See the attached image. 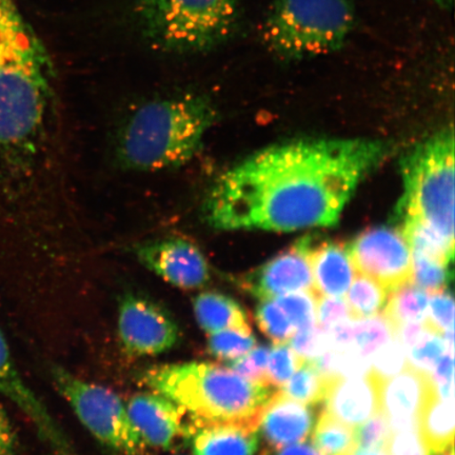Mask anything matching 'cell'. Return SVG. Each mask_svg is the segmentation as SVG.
I'll use <instances>...</instances> for the list:
<instances>
[{
	"mask_svg": "<svg viewBox=\"0 0 455 455\" xmlns=\"http://www.w3.org/2000/svg\"><path fill=\"white\" fill-rule=\"evenodd\" d=\"M0 395L7 397L32 420L42 439L57 455H77L49 411L28 388L15 367L7 341L0 332Z\"/></svg>",
	"mask_w": 455,
	"mask_h": 455,
	"instance_id": "5bb4252c",
	"label": "cell"
},
{
	"mask_svg": "<svg viewBox=\"0 0 455 455\" xmlns=\"http://www.w3.org/2000/svg\"><path fill=\"white\" fill-rule=\"evenodd\" d=\"M141 382L191 415L197 423H232L258 428L275 388L252 382L230 367L209 362L168 363L146 370Z\"/></svg>",
	"mask_w": 455,
	"mask_h": 455,
	"instance_id": "277c9868",
	"label": "cell"
},
{
	"mask_svg": "<svg viewBox=\"0 0 455 455\" xmlns=\"http://www.w3.org/2000/svg\"><path fill=\"white\" fill-rule=\"evenodd\" d=\"M371 372L379 380L388 379L403 371L408 365L406 350L400 339L392 337L388 341L373 352L370 357Z\"/></svg>",
	"mask_w": 455,
	"mask_h": 455,
	"instance_id": "1f68e13d",
	"label": "cell"
},
{
	"mask_svg": "<svg viewBox=\"0 0 455 455\" xmlns=\"http://www.w3.org/2000/svg\"><path fill=\"white\" fill-rule=\"evenodd\" d=\"M53 66L17 0L0 5V158L33 152L53 95Z\"/></svg>",
	"mask_w": 455,
	"mask_h": 455,
	"instance_id": "7a4b0ae2",
	"label": "cell"
},
{
	"mask_svg": "<svg viewBox=\"0 0 455 455\" xmlns=\"http://www.w3.org/2000/svg\"><path fill=\"white\" fill-rule=\"evenodd\" d=\"M428 292L409 282L390 292L382 315L395 331L403 323H424L428 313Z\"/></svg>",
	"mask_w": 455,
	"mask_h": 455,
	"instance_id": "7402d4cb",
	"label": "cell"
},
{
	"mask_svg": "<svg viewBox=\"0 0 455 455\" xmlns=\"http://www.w3.org/2000/svg\"><path fill=\"white\" fill-rule=\"evenodd\" d=\"M436 4H439L440 7L449 9L451 8L452 0H434Z\"/></svg>",
	"mask_w": 455,
	"mask_h": 455,
	"instance_id": "ee69618b",
	"label": "cell"
},
{
	"mask_svg": "<svg viewBox=\"0 0 455 455\" xmlns=\"http://www.w3.org/2000/svg\"><path fill=\"white\" fill-rule=\"evenodd\" d=\"M313 446L322 455H347L355 446V429L323 411L312 430Z\"/></svg>",
	"mask_w": 455,
	"mask_h": 455,
	"instance_id": "cb8c5ba5",
	"label": "cell"
},
{
	"mask_svg": "<svg viewBox=\"0 0 455 455\" xmlns=\"http://www.w3.org/2000/svg\"><path fill=\"white\" fill-rule=\"evenodd\" d=\"M348 250L355 270L388 292L411 281V251L400 231L385 227L369 229Z\"/></svg>",
	"mask_w": 455,
	"mask_h": 455,
	"instance_id": "30bf717a",
	"label": "cell"
},
{
	"mask_svg": "<svg viewBox=\"0 0 455 455\" xmlns=\"http://www.w3.org/2000/svg\"><path fill=\"white\" fill-rule=\"evenodd\" d=\"M256 344L251 327L230 328L209 334L208 351L218 360L230 363L246 355Z\"/></svg>",
	"mask_w": 455,
	"mask_h": 455,
	"instance_id": "484cf974",
	"label": "cell"
},
{
	"mask_svg": "<svg viewBox=\"0 0 455 455\" xmlns=\"http://www.w3.org/2000/svg\"><path fill=\"white\" fill-rule=\"evenodd\" d=\"M329 379L310 361L301 362L298 371L280 389L284 395L305 405L316 406L325 397Z\"/></svg>",
	"mask_w": 455,
	"mask_h": 455,
	"instance_id": "603a6c76",
	"label": "cell"
},
{
	"mask_svg": "<svg viewBox=\"0 0 455 455\" xmlns=\"http://www.w3.org/2000/svg\"><path fill=\"white\" fill-rule=\"evenodd\" d=\"M454 322V300L452 294L447 289L442 291L432 292L429 297L428 313L425 320V325L432 331L440 333L447 332L453 329Z\"/></svg>",
	"mask_w": 455,
	"mask_h": 455,
	"instance_id": "e575fe53",
	"label": "cell"
},
{
	"mask_svg": "<svg viewBox=\"0 0 455 455\" xmlns=\"http://www.w3.org/2000/svg\"><path fill=\"white\" fill-rule=\"evenodd\" d=\"M347 455H388L385 449L355 446Z\"/></svg>",
	"mask_w": 455,
	"mask_h": 455,
	"instance_id": "7bdbcfd3",
	"label": "cell"
},
{
	"mask_svg": "<svg viewBox=\"0 0 455 455\" xmlns=\"http://www.w3.org/2000/svg\"><path fill=\"white\" fill-rule=\"evenodd\" d=\"M391 432L384 414L379 412L355 427V446L385 449Z\"/></svg>",
	"mask_w": 455,
	"mask_h": 455,
	"instance_id": "d590c367",
	"label": "cell"
},
{
	"mask_svg": "<svg viewBox=\"0 0 455 455\" xmlns=\"http://www.w3.org/2000/svg\"><path fill=\"white\" fill-rule=\"evenodd\" d=\"M260 455H322L315 447L304 442L292 443L291 446L276 449V451H263Z\"/></svg>",
	"mask_w": 455,
	"mask_h": 455,
	"instance_id": "b9f144b4",
	"label": "cell"
},
{
	"mask_svg": "<svg viewBox=\"0 0 455 455\" xmlns=\"http://www.w3.org/2000/svg\"><path fill=\"white\" fill-rule=\"evenodd\" d=\"M255 318L260 331L275 344L287 343L297 330L275 299L261 300Z\"/></svg>",
	"mask_w": 455,
	"mask_h": 455,
	"instance_id": "f1b7e54d",
	"label": "cell"
},
{
	"mask_svg": "<svg viewBox=\"0 0 455 455\" xmlns=\"http://www.w3.org/2000/svg\"><path fill=\"white\" fill-rule=\"evenodd\" d=\"M16 451V432L7 413L0 407V455H15Z\"/></svg>",
	"mask_w": 455,
	"mask_h": 455,
	"instance_id": "60d3db41",
	"label": "cell"
},
{
	"mask_svg": "<svg viewBox=\"0 0 455 455\" xmlns=\"http://www.w3.org/2000/svg\"><path fill=\"white\" fill-rule=\"evenodd\" d=\"M380 385L371 370L363 377L330 378L323 411L355 429L380 412Z\"/></svg>",
	"mask_w": 455,
	"mask_h": 455,
	"instance_id": "e0dca14e",
	"label": "cell"
},
{
	"mask_svg": "<svg viewBox=\"0 0 455 455\" xmlns=\"http://www.w3.org/2000/svg\"><path fill=\"white\" fill-rule=\"evenodd\" d=\"M316 321L323 329L328 330L338 323L354 320L345 299L335 297H318Z\"/></svg>",
	"mask_w": 455,
	"mask_h": 455,
	"instance_id": "f35d334b",
	"label": "cell"
},
{
	"mask_svg": "<svg viewBox=\"0 0 455 455\" xmlns=\"http://www.w3.org/2000/svg\"><path fill=\"white\" fill-rule=\"evenodd\" d=\"M9 2V0H0V5H3L4 4Z\"/></svg>",
	"mask_w": 455,
	"mask_h": 455,
	"instance_id": "bcb514c9",
	"label": "cell"
},
{
	"mask_svg": "<svg viewBox=\"0 0 455 455\" xmlns=\"http://www.w3.org/2000/svg\"><path fill=\"white\" fill-rule=\"evenodd\" d=\"M193 311L199 327L208 334L225 329L250 327L247 312L235 299L223 293H199L193 299Z\"/></svg>",
	"mask_w": 455,
	"mask_h": 455,
	"instance_id": "44dd1931",
	"label": "cell"
},
{
	"mask_svg": "<svg viewBox=\"0 0 455 455\" xmlns=\"http://www.w3.org/2000/svg\"><path fill=\"white\" fill-rule=\"evenodd\" d=\"M270 354L269 347H255L246 355L229 363V366L243 378L252 382L266 383L267 363Z\"/></svg>",
	"mask_w": 455,
	"mask_h": 455,
	"instance_id": "8d00e7d4",
	"label": "cell"
},
{
	"mask_svg": "<svg viewBox=\"0 0 455 455\" xmlns=\"http://www.w3.org/2000/svg\"><path fill=\"white\" fill-rule=\"evenodd\" d=\"M451 266L428 255L411 251V282L427 292L442 291L452 281Z\"/></svg>",
	"mask_w": 455,
	"mask_h": 455,
	"instance_id": "4316f807",
	"label": "cell"
},
{
	"mask_svg": "<svg viewBox=\"0 0 455 455\" xmlns=\"http://www.w3.org/2000/svg\"><path fill=\"white\" fill-rule=\"evenodd\" d=\"M193 455H255L259 451L258 428L232 423H197L188 426Z\"/></svg>",
	"mask_w": 455,
	"mask_h": 455,
	"instance_id": "ac0fdd59",
	"label": "cell"
},
{
	"mask_svg": "<svg viewBox=\"0 0 455 455\" xmlns=\"http://www.w3.org/2000/svg\"><path fill=\"white\" fill-rule=\"evenodd\" d=\"M347 292V304L354 321L379 315L389 295L379 283L363 275L355 277Z\"/></svg>",
	"mask_w": 455,
	"mask_h": 455,
	"instance_id": "d4e9b609",
	"label": "cell"
},
{
	"mask_svg": "<svg viewBox=\"0 0 455 455\" xmlns=\"http://www.w3.org/2000/svg\"><path fill=\"white\" fill-rule=\"evenodd\" d=\"M315 423V414L311 406L276 390L259 419L258 435L259 441L265 443L263 451H276L306 441L311 435Z\"/></svg>",
	"mask_w": 455,
	"mask_h": 455,
	"instance_id": "2e32d148",
	"label": "cell"
},
{
	"mask_svg": "<svg viewBox=\"0 0 455 455\" xmlns=\"http://www.w3.org/2000/svg\"><path fill=\"white\" fill-rule=\"evenodd\" d=\"M419 432L426 446L435 455L453 446V396L443 398L435 390L427 400L419 419Z\"/></svg>",
	"mask_w": 455,
	"mask_h": 455,
	"instance_id": "ffe728a7",
	"label": "cell"
},
{
	"mask_svg": "<svg viewBox=\"0 0 455 455\" xmlns=\"http://www.w3.org/2000/svg\"><path fill=\"white\" fill-rule=\"evenodd\" d=\"M435 390L429 373L407 365L380 385V412L391 431L419 430L422 409Z\"/></svg>",
	"mask_w": 455,
	"mask_h": 455,
	"instance_id": "4fadbf2b",
	"label": "cell"
},
{
	"mask_svg": "<svg viewBox=\"0 0 455 455\" xmlns=\"http://www.w3.org/2000/svg\"><path fill=\"white\" fill-rule=\"evenodd\" d=\"M317 299L315 291H299L280 295L275 300L295 329H299L315 325Z\"/></svg>",
	"mask_w": 455,
	"mask_h": 455,
	"instance_id": "f546056e",
	"label": "cell"
},
{
	"mask_svg": "<svg viewBox=\"0 0 455 455\" xmlns=\"http://www.w3.org/2000/svg\"><path fill=\"white\" fill-rule=\"evenodd\" d=\"M437 455H454L453 446L449 448V449H447L446 451H443V452H442L440 454H437Z\"/></svg>",
	"mask_w": 455,
	"mask_h": 455,
	"instance_id": "f6af8a7d",
	"label": "cell"
},
{
	"mask_svg": "<svg viewBox=\"0 0 455 455\" xmlns=\"http://www.w3.org/2000/svg\"><path fill=\"white\" fill-rule=\"evenodd\" d=\"M132 12L136 30L151 48L197 54L232 36L240 0H134Z\"/></svg>",
	"mask_w": 455,
	"mask_h": 455,
	"instance_id": "5b68a950",
	"label": "cell"
},
{
	"mask_svg": "<svg viewBox=\"0 0 455 455\" xmlns=\"http://www.w3.org/2000/svg\"><path fill=\"white\" fill-rule=\"evenodd\" d=\"M291 345L301 361H313L331 348L328 333L320 325H312L295 330Z\"/></svg>",
	"mask_w": 455,
	"mask_h": 455,
	"instance_id": "836d02e7",
	"label": "cell"
},
{
	"mask_svg": "<svg viewBox=\"0 0 455 455\" xmlns=\"http://www.w3.org/2000/svg\"><path fill=\"white\" fill-rule=\"evenodd\" d=\"M385 451L388 455H435L419 430L392 431Z\"/></svg>",
	"mask_w": 455,
	"mask_h": 455,
	"instance_id": "74e56055",
	"label": "cell"
},
{
	"mask_svg": "<svg viewBox=\"0 0 455 455\" xmlns=\"http://www.w3.org/2000/svg\"><path fill=\"white\" fill-rule=\"evenodd\" d=\"M60 394L91 435L118 455H146L142 441L122 398L105 387L85 382L65 368L51 369Z\"/></svg>",
	"mask_w": 455,
	"mask_h": 455,
	"instance_id": "ba28073f",
	"label": "cell"
},
{
	"mask_svg": "<svg viewBox=\"0 0 455 455\" xmlns=\"http://www.w3.org/2000/svg\"><path fill=\"white\" fill-rule=\"evenodd\" d=\"M268 361L266 373L267 384L276 390L281 389L288 382L303 362L286 343L275 344L270 350Z\"/></svg>",
	"mask_w": 455,
	"mask_h": 455,
	"instance_id": "d6a6232c",
	"label": "cell"
},
{
	"mask_svg": "<svg viewBox=\"0 0 455 455\" xmlns=\"http://www.w3.org/2000/svg\"><path fill=\"white\" fill-rule=\"evenodd\" d=\"M354 337L348 347L365 357H371L374 351L394 337L388 321L383 315H375L363 320L352 321Z\"/></svg>",
	"mask_w": 455,
	"mask_h": 455,
	"instance_id": "83f0119b",
	"label": "cell"
},
{
	"mask_svg": "<svg viewBox=\"0 0 455 455\" xmlns=\"http://www.w3.org/2000/svg\"><path fill=\"white\" fill-rule=\"evenodd\" d=\"M400 212L454 244V138L452 131L418 145L403 161Z\"/></svg>",
	"mask_w": 455,
	"mask_h": 455,
	"instance_id": "52a82bcc",
	"label": "cell"
},
{
	"mask_svg": "<svg viewBox=\"0 0 455 455\" xmlns=\"http://www.w3.org/2000/svg\"><path fill=\"white\" fill-rule=\"evenodd\" d=\"M308 238L259 267L243 278L242 286L260 300L280 295L315 291L309 259Z\"/></svg>",
	"mask_w": 455,
	"mask_h": 455,
	"instance_id": "7c38bea8",
	"label": "cell"
},
{
	"mask_svg": "<svg viewBox=\"0 0 455 455\" xmlns=\"http://www.w3.org/2000/svg\"><path fill=\"white\" fill-rule=\"evenodd\" d=\"M309 259L318 297H344L356 272L349 250L339 243H325L310 247Z\"/></svg>",
	"mask_w": 455,
	"mask_h": 455,
	"instance_id": "d6986e66",
	"label": "cell"
},
{
	"mask_svg": "<svg viewBox=\"0 0 455 455\" xmlns=\"http://www.w3.org/2000/svg\"><path fill=\"white\" fill-rule=\"evenodd\" d=\"M379 141L303 140L273 146L221 174L204 203L219 230L329 227L386 156Z\"/></svg>",
	"mask_w": 455,
	"mask_h": 455,
	"instance_id": "6da1fadb",
	"label": "cell"
},
{
	"mask_svg": "<svg viewBox=\"0 0 455 455\" xmlns=\"http://www.w3.org/2000/svg\"><path fill=\"white\" fill-rule=\"evenodd\" d=\"M453 350H448L431 371L430 378L437 395L443 398L453 396Z\"/></svg>",
	"mask_w": 455,
	"mask_h": 455,
	"instance_id": "ab89813d",
	"label": "cell"
},
{
	"mask_svg": "<svg viewBox=\"0 0 455 455\" xmlns=\"http://www.w3.org/2000/svg\"><path fill=\"white\" fill-rule=\"evenodd\" d=\"M118 335L128 355L141 357L172 350L181 338L178 323L162 306L133 294L119 304Z\"/></svg>",
	"mask_w": 455,
	"mask_h": 455,
	"instance_id": "9c48e42d",
	"label": "cell"
},
{
	"mask_svg": "<svg viewBox=\"0 0 455 455\" xmlns=\"http://www.w3.org/2000/svg\"><path fill=\"white\" fill-rule=\"evenodd\" d=\"M139 261L172 286L195 290L210 281L208 261L196 244L180 237L163 238L138 244Z\"/></svg>",
	"mask_w": 455,
	"mask_h": 455,
	"instance_id": "8fae6325",
	"label": "cell"
},
{
	"mask_svg": "<svg viewBox=\"0 0 455 455\" xmlns=\"http://www.w3.org/2000/svg\"><path fill=\"white\" fill-rule=\"evenodd\" d=\"M216 112L201 94H181L146 102L118 135L117 156L124 168L155 172L184 166L202 149Z\"/></svg>",
	"mask_w": 455,
	"mask_h": 455,
	"instance_id": "3957f363",
	"label": "cell"
},
{
	"mask_svg": "<svg viewBox=\"0 0 455 455\" xmlns=\"http://www.w3.org/2000/svg\"><path fill=\"white\" fill-rule=\"evenodd\" d=\"M448 350L453 349L448 348L443 335L429 329L417 344L406 351L408 365L430 374Z\"/></svg>",
	"mask_w": 455,
	"mask_h": 455,
	"instance_id": "4dcf8cb0",
	"label": "cell"
},
{
	"mask_svg": "<svg viewBox=\"0 0 455 455\" xmlns=\"http://www.w3.org/2000/svg\"><path fill=\"white\" fill-rule=\"evenodd\" d=\"M127 411L148 447L169 451L180 436L187 434L183 409L155 391L131 397Z\"/></svg>",
	"mask_w": 455,
	"mask_h": 455,
	"instance_id": "9a60e30c",
	"label": "cell"
},
{
	"mask_svg": "<svg viewBox=\"0 0 455 455\" xmlns=\"http://www.w3.org/2000/svg\"><path fill=\"white\" fill-rule=\"evenodd\" d=\"M355 20L354 0H275L264 43L284 59L329 54L348 41Z\"/></svg>",
	"mask_w": 455,
	"mask_h": 455,
	"instance_id": "8992f818",
	"label": "cell"
}]
</instances>
